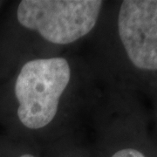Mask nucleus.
I'll return each instance as SVG.
<instances>
[{
    "instance_id": "obj_1",
    "label": "nucleus",
    "mask_w": 157,
    "mask_h": 157,
    "mask_svg": "<svg viewBox=\"0 0 157 157\" xmlns=\"http://www.w3.org/2000/svg\"><path fill=\"white\" fill-rule=\"evenodd\" d=\"M74 71L67 58L42 57L20 63L0 83V125L6 135L44 132L56 123L72 91Z\"/></svg>"
},
{
    "instance_id": "obj_2",
    "label": "nucleus",
    "mask_w": 157,
    "mask_h": 157,
    "mask_svg": "<svg viewBox=\"0 0 157 157\" xmlns=\"http://www.w3.org/2000/svg\"><path fill=\"white\" fill-rule=\"evenodd\" d=\"M120 76L133 85L157 87V0H123L113 20Z\"/></svg>"
},
{
    "instance_id": "obj_3",
    "label": "nucleus",
    "mask_w": 157,
    "mask_h": 157,
    "mask_svg": "<svg viewBox=\"0 0 157 157\" xmlns=\"http://www.w3.org/2000/svg\"><path fill=\"white\" fill-rule=\"evenodd\" d=\"M104 3L100 0H22L15 8L14 21L49 44L71 45L95 28Z\"/></svg>"
},
{
    "instance_id": "obj_4",
    "label": "nucleus",
    "mask_w": 157,
    "mask_h": 157,
    "mask_svg": "<svg viewBox=\"0 0 157 157\" xmlns=\"http://www.w3.org/2000/svg\"><path fill=\"white\" fill-rule=\"evenodd\" d=\"M110 157H147L142 149L135 146V143L126 142L117 148Z\"/></svg>"
},
{
    "instance_id": "obj_5",
    "label": "nucleus",
    "mask_w": 157,
    "mask_h": 157,
    "mask_svg": "<svg viewBox=\"0 0 157 157\" xmlns=\"http://www.w3.org/2000/svg\"><path fill=\"white\" fill-rule=\"evenodd\" d=\"M17 157H36L34 155L31 154V153H23L21 155H17Z\"/></svg>"
},
{
    "instance_id": "obj_6",
    "label": "nucleus",
    "mask_w": 157,
    "mask_h": 157,
    "mask_svg": "<svg viewBox=\"0 0 157 157\" xmlns=\"http://www.w3.org/2000/svg\"><path fill=\"white\" fill-rule=\"evenodd\" d=\"M0 4H1V2H0Z\"/></svg>"
}]
</instances>
